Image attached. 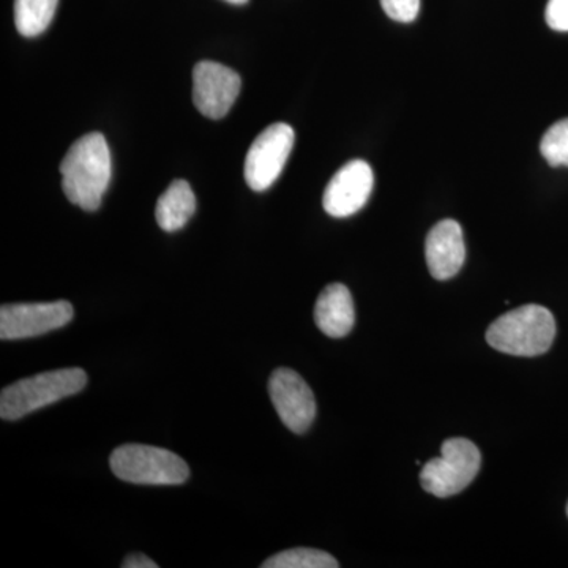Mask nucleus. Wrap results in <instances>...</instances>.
Segmentation results:
<instances>
[{
  "label": "nucleus",
  "mask_w": 568,
  "mask_h": 568,
  "mask_svg": "<svg viewBox=\"0 0 568 568\" xmlns=\"http://www.w3.org/2000/svg\"><path fill=\"white\" fill-rule=\"evenodd\" d=\"M110 145L102 133L80 138L61 163L62 190L71 204L95 212L111 181Z\"/></svg>",
  "instance_id": "nucleus-1"
},
{
  "label": "nucleus",
  "mask_w": 568,
  "mask_h": 568,
  "mask_svg": "<svg viewBox=\"0 0 568 568\" xmlns=\"http://www.w3.org/2000/svg\"><path fill=\"white\" fill-rule=\"evenodd\" d=\"M555 336V316L540 305L511 310L489 325L487 331L489 346L517 357H537L547 353Z\"/></svg>",
  "instance_id": "nucleus-2"
},
{
  "label": "nucleus",
  "mask_w": 568,
  "mask_h": 568,
  "mask_svg": "<svg viewBox=\"0 0 568 568\" xmlns=\"http://www.w3.org/2000/svg\"><path fill=\"white\" fill-rule=\"evenodd\" d=\"M88 384L81 368L54 369L18 381L0 394V417L18 420L41 407L54 405L67 396L80 394Z\"/></svg>",
  "instance_id": "nucleus-3"
},
{
  "label": "nucleus",
  "mask_w": 568,
  "mask_h": 568,
  "mask_svg": "<svg viewBox=\"0 0 568 568\" xmlns=\"http://www.w3.org/2000/svg\"><path fill=\"white\" fill-rule=\"evenodd\" d=\"M112 473L134 485H181L190 476L189 465L166 448L126 444L112 452Z\"/></svg>",
  "instance_id": "nucleus-4"
},
{
  "label": "nucleus",
  "mask_w": 568,
  "mask_h": 568,
  "mask_svg": "<svg viewBox=\"0 0 568 568\" xmlns=\"http://www.w3.org/2000/svg\"><path fill=\"white\" fill-rule=\"evenodd\" d=\"M481 455L476 444L463 437L447 439L440 457L429 459L420 474L422 487L437 497H450L465 491L480 470Z\"/></svg>",
  "instance_id": "nucleus-5"
},
{
  "label": "nucleus",
  "mask_w": 568,
  "mask_h": 568,
  "mask_svg": "<svg viewBox=\"0 0 568 568\" xmlns=\"http://www.w3.org/2000/svg\"><path fill=\"white\" fill-rule=\"evenodd\" d=\"M295 133L287 123L267 126L254 140L245 159V181L254 192H265L283 173L293 152Z\"/></svg>",
  "instance_id": "nucleus-6"
},
{
  "label": "nucleus",
  "mask_w": 568,
  "mask_h": 568,
  "mask_svg": "<svg viewBox=\"0 0 568 568\" xmlns=\"http://www.w3.org/2000/svg\"><path fill=\"white\" fill-rule=\"evenodd\" d=\"M73 320L67 301L50 304H14L0 308V338L24 339L58 331Z\"/></svg>",
  "instance_id": "nucleus-7"
},
{
  "label": "nucleus",
  "mask_w": 568,
  "mask_h": 568,
  "mask_svg": "<svg viewBox=\"0 0 568 568\" xmlns=\"http://www.w3.org/2000/svg\"><path fill=\"white\" fill-rule=\"evenodd\" d=\"M268 394L276 413L291 432L302 435L316 417V399L304 377L290 368H278L268 381Z\"/></svg>",
  "instance_id": "nucleus-8"
},
{
  "label": "nucleus",
  "mask_w": 568,
  "mask_h": 568,
  "mask_svg": "<svg viewBox=\"0 0 568 568\" xmlns=\"http://www.w3.org/2000/svg\"><path fill=\"white\" fill-rule=\"evenodd\" d=\"M241 88V77L230 67L211 61L194 67L193 102L205 118L223 119L233 108Z\"/></svg>",
  "instance_id": "nucleus-9"
},
{
  "label": "nucleus",
  "mask_w": 568,
  "mask_h": 568,
  "mask_svg": "<svg viewBox=\"0 0 568 568\" xmlns=\"http://www.w3.org/2000/svg\"><path fill=\"white\" fill-rule=\"evenodd\" d=\"M375 186V174L364 160L345 164L328 182L323 205L328 215L346 219L365 207Z\"/></svg>",
  "instance_id": "nucleus-10"
},
{
  "label": "nucleus",
  "mask_w": 568,
  "mask_h": 568,
  "mask_svg": "<svg viewBox=\"0 0 568 568\" xmlns=\"http://www.w3.org/2000/svg\"><path fill=\"white\" fill-rule=\"evenodd\" d=\"M426 264L439 282L450 280L462 271L466 260L465 237L455 220H443L429 231L425 244Z\"/></svg>",
  "instance_id": "nucleus-11"
},
{
  "label": "nucleus",
  "mask_w": 568,
  "mask_h": 568,
  "mask_svg": "<svg viewBox=\"0 0 568 568\" xmlns=\"http://www.w3.org/2000/svg\"><path fill=\"white\" fill-rule=\"evenodd\" d=\"M315 321L320 331L331 338H343L353 331L354 301L345 284H328L320 294L315 306Z\"/></svg>",
  "instance_id": "nucleus-12"
},
{
  "label": "nucleus",
  "mask_w": 568,
  "mask_h": 568,
  "mask_svg": "<svg viewBox=\"0 0 568 568\" xmlns=\"http://www.w3.org/2000/svg\"><path fill=\"white\" fill-rule=\"evenodd\" d=\"M196 212V196L186 181H174L156 201L155 219L166 233L182 230Z\"/></svg>",
  "instance_id": "nucleus-13"
},
{
  "label": "nucleus",
  "mask_w": 568,
  "mask_h": 568,
  "mask_svg": "<svg viewBox=\"0 0 568 568\" xmlns=\"http://www.w3.org/2000/svg\"><path fill=\"white\" fill-rule=\"evenodd\" d=\"M59 0H14V24L22 37H39L50 28Z\"/></svg>",
  "instance_id": "nucleus-14"
},
{
  "label": "nucleus",
  "mask_w": 568,
  "mask_h": 568,
  "mask_svg": "<svg viewBox=\"0 0 568 568\" xmlns=\"http://www.w3.org/2000/svg\"><path fill=\"white\" fill-rule=\"evenodd\" d=\"M263 568H338V560L321 549L294 548L265 560Z\"/></svg>",
  "instance_id": "nucleus-15"
},
{
  "label": "nucleus",
  "mask_w": 568,
  "mask_h": 568,
  "mask_svg": "<svg viewBox=\"0 0 568 568\" xmlns=\"http://www.w3.org/2000/svg\"><path fill=\"white\" fill-rule=\"evenodd\" d=\"M540 152L551 166L568 168V119L549 126L541 138Z\"/></svg>",
  "instance_id": "nucleus-16"
},
{
  "label": "nucleus",
  "mask_w": 568,
  "mask_h": 568,
  "mask_svg": "<svg viewBox=\"0 0 568 568\" xmlns=\"http://www.w3.org/2000/svg\"><path fill=\"white\" fill-rule=\"evenodd\" d=\"M387 17L398 22H413L420 11V0H381Z\"/></svg>",
  "instance_id": "nucleus-17"
},
{
  "label": "nucleus",
  "mask_w": 568,
  "mask_h": 568,
  "mask_svg": "<svg viewBox=\"0 0 568 568\" xmlns=\"http://www.w3.org/2000/svg\"><path fill=\"white\" fill-rule=\"evenodd\" d=\"M545 20L552 31L568 32V0H548Z\"/></svg>",
  "instance_id": "nucleus-18"
},
{
  "label": "nucleus",
  "mask_w": 568,
  "mask_h": 568,
  "mask_svg": "<svg viewBox=\"0 0 568 568\" xmlns=\"http://www.w3.org/2000/svg\"><path fill=\"white\" fill-rule=\"evenodd\" d=\"M123 568H156L155 562L149 559L148 556L141 555V552H134V555L126 556L122 564Z\"/></svg>",
  "instance_id": "nucleus-19"
},
{
  "label": "nucleus",
  "mask_w": 568,
  "mask_h": 568,
  "mask_svg": "<svg viewBox=\"0 0 568 568\" xmlns=\"http://www.w3.org/2000/svg\"><path fill=\"white\" fill-rule=\"evenodd\" d=\"M226 2L233 3V6H244L248 0H226Z\"/></svg>",
  "instance_id": "nucleus-20"
},
{
  "label": "nucleus",
  "mask_w": 568,
  "mask_h": 568,
  "mask_svg": "<svg viewBox=\"0 0 568 568\" xmlns=\"http://www.w3.org/2000/svg\"><path fill=\"white\" fill-rule=\"evenodd\" d=\"M567 515H568V506H567Z\"/></svg>",
  "instance_id": "nucleus-21"
}]
</instances>
